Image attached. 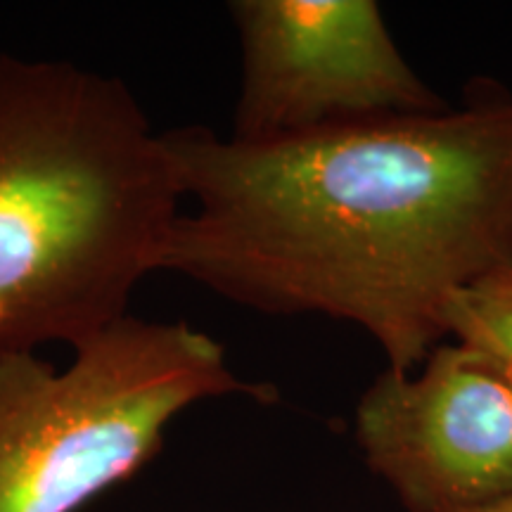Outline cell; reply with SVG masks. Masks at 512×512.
Returning a JSON list of instances; mask_svg holds the SVG:
<instances>
[{
	"instance_id": "5",
	"label": "cell",
	"mask_w": 512,
	"mask_h": 512,
	"mask_svg": "<svg viewBox=\"0 0 512 512\" xmlns=\"http://www.w3.org/2000/svg\"><path fill=\"white\" fill-rule=\"evenodd\" d=\"M356 439L408 512L489 508L512 496V375L441 342L418 375H377L358 401Z\"/></svg>"
},
{
	"instance_id": "6",
	"label": "cell",
	"mask_w": 512,
	"mask_h": 512,
	"mask_svg": "<svg viewBox=\"0 0 512 512\" xmlns=\"http://www.w3.org/2000/svg\"><path fill=\"white\" fill-rule=\"evenodd\" d=\"M446 335L494 358L512 375V264L453 294L444 309Z\"/></svg>"
},
{
	"instance_id": "3",
	"label": "cell",
	"mask_w": 512,
	"mask_h": 512,
	"mask_svg": "<svg viewBox=\"0 0 512 512\" xmlns=\"http://www.w3.org/2000/svg\"><path fill=\"white\" fill-rule=\"evenodd\" d=\"M72 349L67 368L36 351L0 354V512H79L150 465L185 408L278 399L185 323L128 313Z\"/></svg>"
},
{
	"instance_id": "2",
	"label": "cell",
	"mask_w": 512,
	"mask_h": 512,
	"mask_svg": "<svg viewBox=\"0 0 512 512\" xmlns=\"http://www.w3.org/2000/svg\"><path fill=\"white\" fill-rule=\"evenodd\" d=\"M181 200L124 81L0 55V354L76 347L128 316Z\"/></svg>"
},
{
	"instance_id": "4",
	"label": "cell",
	"mask_w": 512,
	"mask_h": 512,
	"mask_svg": "<svg viewBox=\"0 0 512 512\" xmlns=\"http://www.w3.org/2000/svg\"><path fill=\"white\" fill-rule=\"evenodd\" d=\"M242 53L233 138L446 112L401 55L373 0H235Z\"/></svg>"
},
{
	"instance_id": "1",
	"label": "cell",
	"mask_w": 512,
	"mask_h": 512,
	"mask_svg": "<svg viewBox=\"0 0 512 512\" xmlns=\"http://www.w3.org/2000/svg\"><path fill=\"white\" fill-rule=\"evenodd\" d=\"M183 197L159 271L268 316L363 328L413 373L453 294L512 264V95L271 140L164 131Z\"/></svg>"
},
{
	"instance_id": "7",
	"label": "cell",
	"mask_w": 512,
	"mask_h": 512,
	"mask_svg": "<svg viewBox=\"0 0 512 512\" xmlns=\"http://www.w3.org/2000/svg\"><path fill=\"white\" fill-rule=\"evenodd\" d=\"M475 512H512V496L505 498V501H501V503L489 505V508H482V510H475Z\"/></svg>"
}]
</instances>
